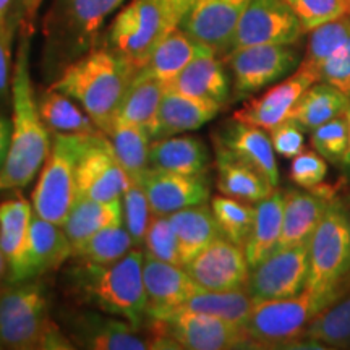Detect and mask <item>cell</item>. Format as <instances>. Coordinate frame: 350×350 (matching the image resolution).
<instances>
[{
	"label": "cell",
	"mask_w": 350,
	"mask_h": 350,
	"mask_svg": "<svg viewBox=\"0 0 350 350\" xmlns=\"http://www.w3.org/2000/svg\"><path fill=\"white\" fill-rule=\"evenodd\" d=\"M314 83L318 81L310 73L297 68L294 75L271 86L260 98L243 104V107L234 113V119L271 131L291 117L301 94Z\"/></svg>",
	"instance_id": "obj_22"
},
{
	"label": "cell",
	"mask_w": 350,
	"mask_h": 350,
	"mask_svg": "<svg viewBox=\"0 0 350 350\" xmlns=\"http://www.w3.org/2000/svg\"><path fill=\"white\" fill-rule=\"evenodd\" d=\"M269 133L275 154L286 157V159H294L295 156L305 151V131L294 120H284L282 124L274 126Z\"/></svg>",
	"instance_id": "obj_49"
},
{
	"label": "cell",
	"mask_w": 350,
	"mask_h": 350,
	"mask_svg": "<svg viewBox=\"0 0 350 350\" xmlns=\"http://www.w3.org/2000/svg\"><path fill=\"white\" fill-rule=\"evenodd\" d=\"M211 209L221 227L222 235L239 247L245 248L252 234L255 221V208L245 201L230 198L226 195H217L211 200Z\"/></svg>",
	"instance_id": "obj_40"
},
{
	"label": "cell",
	"mask_w": 350,
	"mask_h": 350,
	"mask_svg": "<svg viewBox=\"0 0 350 350\" xmlns=\"http://www.w3.org/2000/svg\"><path fill=\"white\" fill-rule=\"evenodd\" d=\"M41 3L42 0H16L15 12L20 16V29L33 33L34 18H36V13Z\"/></svg>",
	"instance_id": "obj_50"
},
{
	"label": "cell",
	"mask_w": 350,
	"mask_h": 350,
	"mask_svg": "<svg viewBox=\"0 0 350 350\" xmlns=\"http://www.w3.org/2000/svg\"><path fill=\"white\" fill-rule=\"evenodd\" d=\"M304 33L286 0H250L240 16L230 51L260 44H297Z\"/></svg>",
	"instance_id": "obj_13"
},
{
	"label": "cell",
	"mask_w": 350,
	"mask_h": 350,
	"mask_svg": "<svg viewBox=\"0 0 350 350\" xmlns=\"http://www.w3.org/2000/svg\"><path fill=\"white\" fill-rule=\"evenodd\" d=\"M167 88L188 94L191 98L214 103L224 106L230 98V85L226 68L214 52H206L195 57L185 68L174 78Z\"/></svg>",
	"instance_id": "obj_24"
},
{
	"label": "cell",
	"mask_w": 350,
	"mask_h": 350,
	"mask_svg": "<svg viewBox=\"0 0 350 350\" xmlns=\"http://www.w3.org/2000/svg\"><path fill=\"white\" fill-rule=\"evenodd\" d=\"M284 198L286 196L281 191L274 190L268 198L256 203L252 234L243 248L250 269L260 265L278 248L282 232Z\"/></svg>",
	"instance_id": "obj_30"
},
{
	"label": "cell",
	"mask_w": 350,
	"mask_h": 350,
	"mask_svg": "<svg viewBox=\"0 0 350 350\" xmlns=\"http://www.w3.org/2000/svg\"><path fill=\"white\" fill-rule=\"evenodd\" d=\"M137 73L111 47L96 46L68 64L51 88L80 104L107 135L116 124L117 109L126 88Z\"/></svg>",
	"instance_id": "obj_3"
},
{
	"label": "cell",
	"mask_w": 350,
	"mask_h": 350,
	"mask_svg": "<svg viewBox=\"0 0 350 350\" xmlns=\"http://www.w3.org/2000/svg\"><path fill=\"white\" fill-rule=\"evenodd\" d=\"M143 245L146 248L144 252L146 255L172 262V265L183 266L177 235H175L169 216H152Z\"/></svg>",
	"instance_id": "obj_44"
},
{
	"label": "cell",
	"mask_w": 350,
	"mask_h": 350,
	"mask_svg": "<svg viewBox=\"0 0 350 350\" xmlns=\"http://www.w3.org/2000/svg\"><path fill=\"white\" fill-rule=\"evenodd\" d=\"M350 275V219L338 201L331 200L325 216L310 239V273L306 291L321 304L331 306Z\"/></svg>",
	"instance_id": "obj_6"
},
{
	"label": "cell",
	"mask_w": 350,
	"mask_h": 350,
	"mask_svg": "<svg viewBox=\"0 0 350 350\" xmlns=\"http://www.w3.org/2000/svg\"><path fill=\"white\" fill-rule=\"evenodd\" d=\"M350 98L327 83H314L301 94L288 119L304 131H313L336 117L347 113Z\"/></svg>",
	"instance_id": "obj_34"
},
{
	"label": "cell",
	"mask_w": 350,
	"mask_h": 350,
	"mask_svg": "<svg viewBox=\"0 0 350 350\" xmlns=\"http://www.w3.org/2000/svg\"><path fill=\"white\" fill-rule=\"evenodd\" d=\"M206 52L213 51L201 46L177 26L161 39L142 70L169 85L195 57Z\"/></svg>",
	"instance_id": "obj_33"
},
{
	"label": "cell",
	"mask_w": 350,
	"mask_h": 350,
	"mask_svg": "<svg viewBox=\"0 0 350 350\" xmlns=\"http://www.w3.org/2000/svg\"><path fill=\"white\" fill-rule=\"evenodd\" d=\"M122 222H124L122 198L113 201H96L78 196L62 227L72 242V247L75 248L77 245L85 242L96 232L107 229V227L122 226Z\"/></svg>",
	"instance_id": "obj_31"
},
{
	"label": "cell",
	"mask_w": 350,
	"mask_h": 350,
	"mask_svg": "<svg viewBox=\"0 0 350 350\" xmlns=\"http://www.w3.org/2000/svg\"><path fill=\"white\" fill-rule=\"evenodd\" d=\"M152 216H170L180 209L206 203L209 182L204 175H187L150 169L143 177Z\"/></svg>",
	"instance_id": "obj_20"
},
{
	"label": "cell",
	"mask_w": 350,
	"mask_h": 350,
	"mask_svg": "<svg viewBox=\"0 0 350 350\" xmlns=\"http://www.w3.org/2000/svg\"><path fill=\"white\" fill-rule=\"evenodd\" d=\"M67 336L75 347L88 350H148L154 339L139 334V327L124 318L103 312H78L65 314Z\"/></svg>",
	"instance_id": "obj_15"
},
{
	"label": "cell",
	"mask_w": 350,
	"mask_h": 350,
	"mask_svg": "<svg viewBox=\"0 0 350 350\" xmlns=\"http://www.w3.org/2000/svg\"><path fill=\"white\" fill-rule=\"evenodd\" d=\"M131 248H135L129 230L124 226H113L96 232L85 242L73 248V260L111 265L124 258Z\"/></svg>",
	"instance_id": "obj_39"
},
{
	"label": "cell",
	"mask_w": 350,
	"mask_h": 350,
	"mask_svg": "<svg viewBox=\"0 0 350 350\" xmlns=\"http://www.w3.org/2000/svg\"><path fill=\"white\" fill-rule=\"evenodd\" d=\"M143 284L146 294V319L157 321L177 312L191 295L201 291L183 266L157 260L144 253Z\"/></svg>",
	"instance_id": "obj_17"
},
{
	"label": "cell",
	"mask_w": 350,
	"mask_h": 350,
	"mask_svg": "<svg viewBox=\"0 0 350 350\" xmlns=\"http://www.w3.org/2000/svg\"><path fill=\"white\" fill-rule=\"evenodd\" d=\"M174 28L177 25L161 0H130L112 21L107 46L139 72L161 39Z\"/></svg>",
	"instance_id": "obj_8"
},
{
	"label": "cell",
	"mask_w": 350,
	"mask_h": 350,
	"mask_svg": "<svg viewBox=\"0 0 350 350\" xmlns=\"http://www.w3.org/2000/svg\"><path fill=\"white\" fill-rule=\"evenodd\" d=\"M154 349L226 350L252 344L245 327L208 313L178 310L164 319L151 321Z\"/></svg>",
	"instance_id": "obj_9"
},
{
	"label": "cell",
	"mask_w": 350,
	"mask_h": 350,
	"mask_svg": "<svg viewBox=\"0 0 350 350\" xmlns=\"http://www.w3.org/2000/svg\"><path fill=\"white\" fill-rule=\"evenodd\" d=\"M16 0H0V26H2L10 16V13L15 7Z\"/></svg>",
	"instance_id": "obj_53"
},
{
	"label": "cell",
	"mask_w": 350,
	"mask_h": 350,
	"mask_svg": "<svg viewBox=\"0 0 350 350\" xmlns=\"http://www.w3.org/2000/svg\"><path fill=\"white\" fill-rule=\"evenodd\" d=\"M349 15H350V0H349Z\"/></svg>",
	"instance_id": "obj_56"
},
{
	"label": "cell",
	"mask_w": 350,
	"mask_h": 350,
	"mask_svg": "<svg viewBox=\"0 0 350 350\" xmlns=\"http://www.w3.org/2000/svg\"><path fill=\"white\" fill-rule=\"evenodd\" d=\"M347 124H349V150H347V156H345L342 163V167H344V172L347 174V177L350 178V107L347 111Z\"/></svg>",
	"instance_id": "obj_54"
},
{
	"label": "cell",
	"mask_w": 350,
	"mask_h": 350,
	"mask_svg": "<svg viewBox=\"0 0 350 350\" xmlns=\"http://www.w3.org/2000/svg\"><path fill=\"white\" fill-rule=\"evenodd\" d=\"M221 109V104L214 100L191 98L165 86L152 138H167L198 130L213 120Z\"/></svg>",
	"instance_id": "obj_23"
},
{
	"label": "cell",
	"mask_w": 350,
	"mask_h": 350,
	"mask_svg": "<svg viewBox=\"0 0 350 350\" xmlns=\"http://www.w3.org/2000/svg\"><path fill=\"white\" fill-rule=\"evenodd\" d=\"M227 57L234 77V98L243 99L274 85L299 68L300 51L295 44H260L230 51Z\"/></svg>",
	"instance_id": "obj_11"
},
{
	"label": "cell",
	"mask_w": 350,
	"mask_h": 350,
	"mask_svg": "<svg viewBox=\"0 0 350 350\" xmlns=\"http://www.w3.org/2000/svg\"><path fill=\"white\" fill-rule=\"evenodd\" d=\"M161 2H163L165 10L169 12L170 18L174 20V23L178 26L180 20L183 18V15L190 10L191 5H193L196 0H161Z\"/></svg>",
	"instance_id": "obj_51"
},
{
	"label": "cell",
	"mask_w": 350,
	"mask_h": 350,
	"mask_svg": "<svg viewBox=\"0 0 350 350\" xmlns=\"http://www.w3.org/2000/svg\"><path fill=\"white\" fill-rule=\"evenodd\" d=\"M284 196L282 232L275 250L310 242L331 203V198L321 193L294 190Z\"/></svg>",
	"instance_id": "obj_25"
},
{
	"label": "cell",
	"mask_w": 350,
	"mask_h": 350,
	"mask_svg": "<svg viewBox=\"0 0 350 350\" xmlns=\"http://www.w3.org/2000/svg\"><path fill=\"white\" fill-rule=\"evenodd\" d=\"M169 219L177 235L183 266L200 252H203L208 245H211L214 240L224 237L211 206H208L206 203L172 213Z\"/></svg>",
	"instance_id": "obj_28"
},
{
	"label": "cell",
	"mask_w": 350,
	"mask_h": 350,
	"mask_svg": "<svg viewBox=\"0 0 350 350\" xmlns=\"http://www.w3.org/2000/svg\"><path fill=\"white\" fill-rule=\"evenodd\" d=\"M312 146L327 163L342 165L349 150L347 113L314 129L312 131Z\"/></svg>",
	"instance_id": "obj_43"
},
{
	"label": "cell",
	"mask_w": 350,
	"mask_h": 350,
	"mask_svg": "<svg viewBox=\"0 0 350 350\" xmlns=\"http://www.w3.org/2000/svg\"><path fill=\"white\" fill-rule=\"evenodd\" d=\"M16 29H20V16L13 8L8 20L0 26V99L7 98L8 88H12V47Z\"/></svg>",
	"instance_id": "obj_48"
},
{
	"label": "cell",
	"mask_w": 350,
	"mask_h": 350,
	"mask_svg": "<svg viewBox=\"0 0 350 350\" xmlns=\"http://www.w3.org/2000/svg\"><path fill=\"white\" fill-rule=\"evenodd\" d=\"M122 208H124V227L129 230L135 247L144 243L148 226H150L152 213L148 203L146 191L142 182L130 180L129 188L122 196Z\"/></svg>",
	"instance_id": "obj_42"
},
{
	"label": "cell",
	"mask_w": 350,
	"mask_h": 350,
	"mask_svg": "<svg viewBox=\"0 0 350 350\" xmlns=\"http://www.w3.org/2000/svg\"><path fill=\"white\" fill-rule=\"evenodd\" d=\"M300 20L305 33L327 21L349 15V0H286Z\"/></svg>",
	"instance_id": "obj_45"
},
{
	"label": "cell",
	"mask_w": 350,
	"mask_h": 350,
	"mask_svg": "<svg viewBox=\"0 0 350 350\" xmlns=\"http://www.w3.org/2000/svg\"><path fill=\"white\" fill-rule=\"evenodd\" d=\"M52 148L33 191V211L39 217L62 226L77 201V167L86 135L52 133ZM93 137V135H91Z\"/></svg>",
	"instance_id": "obj_7"
},
{
	"label": "cell",
	"mask_w": 350,
	"mask_h": 350,
	"mask_svg": "<svg viewBox=\"0 0 350 350\" xmlns=\"http://www.w3.org/2000/svg\"><path fill=\"white\" fill-rule=\"evenodd\" d=\"M65 274L68 292L99 312L142 327L146 319L143 284L144 253L137 247L111 265L78 261Z\"/></svg>",
	"instance_id": "obj_2"
},
{
	"label": "cell",
	"mask_w": 350,
	"mask_h": 350,
	"mask_svg": "<svg viewBox=\"0 0 350 350\" xmlns=\"http://www.w3.org/2000/svg\"><path fill=\"white\" fill-rule=\"evenodd\" d=\"M10 138H12V122H8L5 117L0 116V170L3 169L8 148H10Z\"/></svg>",
	"instance_id": "obj_52"
},
{
	"label": "cell",
	"mask_w": 350,
	"mask_h": 350,
	"mask_svg": "<svg viewBox=\"0 0 350 350\" xmlns=\"http://www.w3.org/2000/svg\"><path fill=\"white\" fill-rule=\"evenodd\" d=\"M31 34L20 29L12 77V138L0 170V191L25 188L39 175L51 152V130L41 119L29 73Z\"/></svg>",
	"instance_id": "obj_1"
},
{
	"label": "cell",
	"mask_w": 350,
	"mask_h": 350,
	"mask_svg": "<svg viewBox=\"0 0 350 350\" xmlns=\"http://www.w3.org/2000/svg\"><path fill=\"white\" fill-rule=\"evenodd\" d=\"M248 2L250 0H196L183 15L178 28L216 55H227Z\"/></svg>",
	"instance_id": "obj_16"
},
{
	"label": "cell",
	"mask_w": 350,
	"mask_h": 350,
	"mask_svg": "<svg viewBox=\"0 0 350 350\" xmlns=\"http://www.w3.org/2000/svg\"><path fill=\"white\" fill-rule=\"evenodd\" d=\"M7 269H8L7 260H5V256H3L2 250H0V279H2L3 275H5V271H7Z\"/></svg>",
	"instance_id": "obj_55"
},
{
	"label": "cell",
	"mask_w": 350,
	"mask_h": 350,
	"mask_svg": "<svg viewBox=\"0 0 350 350\" xmlns=\"http://www.w3.org/2000/svg\"><path fill=\"white\" fill-rule=\"evenodd\" d=\"M130 185L104 131L88 138L77 167V195L96 201L120 200ZM77 196V198H78Z\"/></svg>",
	"instance_id": "obj_14"
},
{
	"label": "cell",
	"mask_w": 350,
	"mask_h": 350,
	"mask_svg": "<svg viewBox=\"0 0 350 350\" xmlns=\"http://www.w3.org/2000/svg\"><path fill=\"white\" fill-rule=\"evenodd\" d=\"M216 150H222L265 175L273 187L279 185L275 151L266 130L245 124L232 117L230 122L214 137Z\"/></svg>",
	"instance_id": "obj_21"
},
{
	"label": "cell",
	"mask_w": 350,
	"mask_h": 350,
	"mask_svg": "<svg viewBox=\"0 0 350 350\" xmlns=\"http://www.w3.org/2000/svg\"><path fill=\"white\" fill-rule=\"evenodd\" d=\"M73 255V247L64 227L34 214L29 224L26 250L18 271L8 278L12 284L34 281L59 269Z\"/></svg>",
	"instance_id": "obj_19"
},
{
	"label": "cell",
	"mask_w": 350,
	"mask_h": 350,
	"mask_svg": "<svg viewBox=\"0 0 350 350\" xmlns=\"http://www.w3.org/2000/svg\"><path fill=\"white\" fill-rule=\"evenodd\" d=\"M183 268L201 288L206 291H232L245 287L250 275V265L243 247H239L226 237L214 240Z\"/></svg>",
	"instance_id": "obj_18"
},
{
	"label": "cell",
	"mask_w": 350,
	"mask_h": 350,
	"mask_svg": "<svg viewBox=\"0 0 350 350\" xmlns=\"http://www.w3.org/2000/svg\"><path fill=\"white\" fill-rule=\"evenodd\" d=\"M113 152L130 180L142 182L144 174L151 169L150 131L143 126L116 122L107 133Z\"/></svg>",
	"instance_id": "obj_37"
},
{
	"label": "cell",
	"mask_w": 350,
	"mask_h": 350,
	"mask_svg": "<svg viewBox=\"0 0 350 350\" xmlns=\"http://www.w3.org/2000/svg\"><path fill=\"white\" fill-rule=\"evenodd\" d=\"M150 164L169 172L204 175L209 169V151L200 138L190 135L157 138L151 143Z\"/></svg>",
	"instance_id": "obj_27"
},
{
	"label": "cell",
	"mask_w": 350,
	"mask_h": 350,
	"mask_svg": "<svg viewBox=\"0 0 350 350\" xmlns=\"http://www.w3.org/2000/svg\"><path fill=\"white\" fill-rule=\"evenodd\" d=\"M75 345L51 317L39 279L0 288V350H70Z\"/></svg>",
	"instance_id": "obj_4"
},
{
	"label": "cell",
	"mask_w": 350,
	"mask_h": 350,
	"mask_svg": "<svg viewBox=\"0 0 350 350\" xmlns=\"http://www.w3.org/2000/svg\"><path fill=\"white\" fill-rule=\"evenodd\" d=\"M306 336L314 342H323L331 347L350 345V297L334 306H327L313 318L306 327Z\"/></svg>",
	"instance_id": "obj_41"
},
{
	"label": "cell",
	"mask_w": 350,
	"mask_h": 350,
	"mask_svg": "<svg viewBox=\"0 0 350 350\" xmlns=\"http://www.w3.org/2000/svg\"><path fill=\"white\" fill-rule=\"evenodd\" d=\"M327 161L317 151H304L292 159L291 180L301 188L313 190L326 178Z\"/></svg>",
	"instance_id": "obj_46"
},
{
	"label": "cell",
	"mask_w": 350,
	"mask_h": 350,
	"mask_svg": "<svg viewBox=\"0 0 350 350\" xmlns=\"http://www.w3.org/2000/svg\"><path fill=\"white\" fill-rule=\"evenodd\" d=\"M253 305H255V299L243 287L232 288V291H206V288H201L178 310L208 313L224 319V321L245 327V323L250 317Z\"/></svg>",
	"instance_id": "obj_36"
},
{
	"label": "cell",
	"mask_w": 350,
	"mask_h": 350,
	"mask_svg": "<svg viewBox=\"0 0 350 350\" xmlns=\"http://www.w3.org/2000/svg\"><path fill=\"white\" fill-rule=\"evenodd\" d=\"M33 204L23 196L0 203V250L8 265V278L16 273L28 243Z\"/></svg>",
	"instance_id": "obj_32"
},
{
	"label": "cell",
	"mask_w": 350,
	"mask_h": 350,
	"mask_svg": "<svg viewBox=\"0 0 350 350\" xmlns=\"http://www.w3.org/2000/svg\"><path fill=\"white\" fill-rule=\"evenodd\" d=\"M125 0H54L44 20V59L65 68L98 46L106 21Z\"/></svg>",
	"instance_id": "obj_5"
},
{
	"label": "cell",
	"mask_w": 350,
	"mask_h": 350,
	"mask_svg": "<svg viewBox=\"0 0 350 350\" xmlns=\"http://www.w3.org/2000/svg\"><path fill=\"white\" fill-rule=\"evenodd\" d=\"M321 312V304L306 288L287 299L255 300L245 332L252 344L281 347L295 342Z\"/></svg>",
	"instance_id": "obj_10"
},
{
	"label": "cell",
	"mask_w": 350,
	"mask_h": 350,
	"mask_svg": "<svg viewBox=\"0 0 350 350\" xmlns=\"http://www.w3.org/2000/svg\"><path fill=\"white\" fill-rule=\"evenodd\" d=\"M164 91L165 83L157 80L144 70H139L137 75L131 78L124 98L120 100L116 122L143 126L150 131L152 138Z\"/></svg>",
	"instance_id": "obj_26"
},
{
	"label": "cell",
	"mask_w": 350,
	"mask_h": 350,
	"mask_svg": "<svg viewBox=\"0 0 350 350\" xmlns=\"http://www.w3.org/2000/svg\"><path fill=\"white\" fill-rule=\"evenodd\" d=\"M310 273V242L279 248L250 269L247 291L255 300L287 299L305 291Z\"/></svg>",
	"instance_id": "obj_12"
},
{
	"label": "cell",
	"mask_w": 350,
	"mask_h": 350,
	"mask_svg": "<svg viewBox=\"0 0 350 350\" xmlns=\"http://www.w3.org/2000/svg\"><path fill=\"white\" fill-rule=\"evenodd\" d=\"M314 77H317V81L338 88L350 98V38L342 49L336 52L325 64L319 65Z\"/></svg>",
	"instance_id": "obj_47"
},
{
	"label": "cell",
	"mask_w": 350,
	"mask_h": 350,
	"mask_svg": "<svg viewBox=\"0 0 350 350\" xmlns=\"http://www.w3.org/2000/svg\"><path fill=\"white\" fill-rule=\"evenodd\" d=\"M216 169L217 190L245 203L268 198L275 188L265 175L222 150H216Z\"/></svg>",
	"instance_id": "obj_29"
},
{
	"label": "cell",
	"mask_w": 350,
	"mask_h": 350,
	"mask_svg": "<svg viewBox=\"0 0 350 350\" xmlns=\"http://www.w3.org/2000/svg\"><path fill=\"white\" fill-rule=\"evenodd\" d=\"M38 109L41 119L52 133H72V135H91L100 133L99 126L94 124L81 106L67 94L49 88L44 91L38 100Z\"/></svg>",
	"instance_id": "obj_35"
},
{
	"label": "cell",
	"mask_w": 350,
	"mask_h": 350,
	"mask_svg": "<svg viewBox=\"0 0 350 350\" xmlns=\"http://www.w3.org/2000/svg\"><path fill=\"white\" fill-rule=\"evenodd\" d=\"M350 38V15L340 16L338 20L327 21L310 31V41L306 46L305 57L299 65L300 70L310 73L314 80V73L327 59L345 46Z\"/></svg>",
	"instance_id": "obj_38"
}]
</instances>
